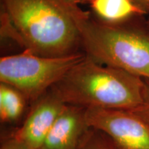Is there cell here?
Wrapping results in <instances>:
<instances>
[{"instance_id": "cell-10", "label": "cell", "mask_w": 149, "mask_h": 149, "mask_svg": "<svg viewBox=\"0 0 149 149\" xmlns=\"http://www.w3.org/2000/svg\"><path fill=\"white\" fill-rule=\"evenodd\" d=\"M77 149H118L108 136L100 130L89 128Z\"/></svg>"}, {"instance_id": "cell-7", "label": "cell", "mask_w": 149, "mask_h": 149, "mask_svg": "<svg viewBox=\"0 0 149 149\" xmlns=\"http://www.w3.org/2000/svg\"><path fill=\"white\" fill-rule=\"evenodd\" d=\"M85 108L66 104L40 149H77L89 128Z\"/></svg>"}, {"instance_id": "cell-4", "label": "cell", "mask_w": 149, "mask_h": 149, "mask_svg": "<svg viewBox=\"0 0 149 149\" xmlns=\"http://www.w3.org/2000/svg\"><path fill=\"white\" fill-rule=\"evenodd\" d=\"M84 52L44 57L27 51L0 59V81L12 86L27 101L35 102L84 58Z\"/></svg>"}, {"instance_id": "cell-5", "label": "cell", "mask_w": 149, "mask_h": 149, "mask_svg": "<svg viewBox=\"0 0 149 149\" xmlns=\"http://www.w3.org/2000/svg\"><path fill=\"white\" fill-rule=\"evenodd\" d=\"M86 120L118 149H149V125L135 111L90 108L86 109Z\"/></svg>"}, {"instance_id": "cell-2", "label": "cell", "mask_w": 149, "mask_h": 149, "mask_svg": "<svg viewBox=\"0 0 149 149\" xmlns=\"http://www.w3.org/2000/svg\"><path fill=\"white\" fill-rule=\"evenodd\" d=\"M27 51L44 57L77 53L81 41L70 5L59 0H1Z\"/></svg>"}, {"instance_id": "cell-11", "label": "cell", "mask_w": 149, "mask_h": 149, "mask_svg": "<svg viewBox=\"0 0 149 149\" xmlns=\"http://www.w3.org/2000/svg\"><path fill=\"white\" fill-rule=\"evenodd\" d=\"M136 113L149 125V80L145 79L144 101L138 109L135 110Z\"/></svg>"}, {"instance_id": "cell-14", "label": "cell", "mask_w": 149, "mask_h": 149, "mask_svg": "<svg viewBox=\"0 0 149 149\" xmlns=\"http://www.w3.org/2000/svg\"><path fill=\"white\" fill-rule=\"evenodd\" d=\"M135 1H137L138 3H139L141 6H142L144 8H145V6H146L147 3L149 2V0H135Z\"/></svg>"}, {"instance_id": "cell-15", "label": "cell", "mask_w": 149, "mask_h": 149, "mask_svg": "<svg viewBox=\"0 0 149 149\" xmlns=\"http://www.w3.org/2000/svg\"><path fill=\"white\" fill-rule=\"evenodd\" d=\"M145 8L146 9V10H148V11H149V2H148V3H147L146 6H145Z\"/></svg>"}, {"instance_id": "cell-3", "label": "cell", "mask_w": 149, "mask_h": 149, "mask_svg": "<svg viewBox=\"0 0 149 149\" xmlns=\"http://www.w3.org/2000/svg\"><path fill=\"white\" fill-rule=\"evenodd\" d=\"M86 55L100 64L149 80V34L140 29L111 25L70 5Z\"/></svg>"}, {"instance_id": "cell-12", "label": "cell", "mask_w": 149, "mask_h": 149, "mask_svg": "<svg viewBox=\"0 0 149 149\" xmlns=\"http://www.w3.org/2000/svg\"><path fill=\"white\" fill-rule=\"evenodd\" d=\"M1 149H36L13 137L2 144Z\"/></svg>"}, {"instance_id": "cell-6", "label": "cell", "mask_w": 149, "mask_h": 149, "mask_svg": "<svg viewBox=\"0 0 149 149\" xmlns=\"http://www.w3.org/2000/svg\"><path fill=\"white\" fill-rule=\"evenodd\" d=\"M25 122L13 137L36 149H40L66 104L51 88L35 102Z\"/></svg>"}, {"instance_id": "cell-1", "label": "cell", "mask_w": 149, "mask_h": 149, "mask_svg": "<svg viewBox=\"0 0 149 149\" xmlns=\"http://www.w3.org/2000/svg\"><path fill=\"white\" fill-rule=\"evenodd\" d=\"M52 88L66 104L135 111L144 101L145 79L86 55Z\"/></svg>"}, {"instance_id": "cell-8", "label": "cell", "mask_w": 149, "mask_h": 149, "mask_svg": "<svg viewBox=\"0 0 149 149\" xmlns=\"http://www.w3.org/2000/svg\"><path fill=\"white\" fill-rule=\"evenodd\" d=\"M88 4L95 18L111 25H121L147 12L135 0H89Z\"/></svg>"}, {"instance_id": "cell-9", "label": "cell", "mask_w": 149, "mask_h": 149, "mask_svg": "<svg viewBox=\"0 0 149 149\" xmlns=\"http://www.w3.org/2000/svg\"><path fill=\"white\" fill-rule=\"evenodd\" d=\"M27 100L17 89L0 83V118L2 122L18 120L23 115Z\"/></svg>"}, {"instance_id": "cell-13", "label": "cell", "mask_w": 149, "mask_h": 149, "mask_svg": "<svg viewBox=\"0 0 149 149\" xmlns=\"http://www.w3.org/2000/svg\"><path fill=\"white\" fill-rule=\"evenodd\" d=\"M61 2L68 5L78 6L80 3H88L89 0H59Z\"/></svg>"}]
</instances>
